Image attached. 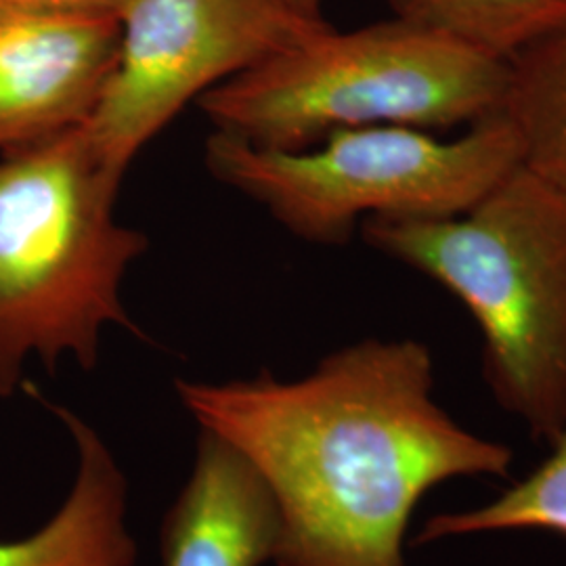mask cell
I'll return each mask as SVG.
<instances>
[{
  "instance_id": "6da1fadb",
  "label": "cell",
  "mask_w": 566,
  "mask_h": 566,
  "mask_svg": "<svg viewBox=\"0 0 566 566\" xmlns=\"http://www.w3.org/2000/svg\"><path fill=\"white\" fill-rule=\"evenodd\" d=\"M200 430L252 465L280 514L275 566H405L426 493L458 476H507L510 447L458 424L434 399L418 340H361L296 380L175 382Z\"/></svg>"
},
{
  "instance_id": "7a4b0ae2",
  "label": "cell",
  "mask_w": 566,
  "mask_h": 566,
  "mask_svg": "<svg viewBox=\"0 0 566 566\" xmlns=\"http://www.w3.org/2000/svg\"><path fill=\"white\" fill-rule=\"evenodd\" d=\"M120 185L84 124L0 154V397L30 361L91 371L107 325L137 332L122 283L149 240L116 219Z\"/></svg>"
},
{
  "instance_id": "3957f363",
  "label": "cell",
  "mask_w": 566,
  "mask_h": 566,
  "mask_svg": "<svg viewBox=\"0 0 566 566\" xmlns=\"http://www.w3.org/2000/svg\"><path fill=\"white\" fill-rule=\"evenodd\" d=\"M361 235L464 304L495 401L552 446L566 428V198L518 166L462 214L374 217Z\"/></svg>"
},
{
  "instance_id": "277c9868",
  "label": "cell",
  "mask_w": 566,
  "mask_h": 566,
  "mask_svg": "<svg viewBox=\"0 0 566 566\" xmlns=\"http://www.w3.org/2000/svg\"><path fill=\"white\" fill-rule=\"evenodd\" d=\"M506 61L403 20L313 39L208 91L198 107L214 133L294 151L327 135L397 124L443 130L495 114Z\"/></svg>"
},
{
  "instance_id": "5b68a950",
  "label": "cell",
  "mask_w": 566,
  "mask_h": 566,
  "mask_svg": "<svg viewBox=\"0 0 566 566\" xmlns=\"http://www.w3.org/2000/svg\"><path fill=\"white\" fill-rule=\"evenodd\" d=\"M203 164L212 179L263 206L296 238L338 245L374 217L462 214L521 166V151L495 112L455 139L378 124L343 128L294 151L254 147L212 130Z\"/></svg>"
},
{
  "instance_id": "8992f818",
  "label": "cell",
  "mask_w": 566,
  "mask_h": 566,
  "mask_svg": "<svg viewBox=\"0 0 566 566\" xmlns=\"http://www.w3.org/2000/svg\"><path fill=\"white\" fill-rule=\"evenodd\" d=\"M118 23L116 65L84 128L120 182L189 103L329 28L285 0H128Z\"/></svg>"
},
{
  "instance_id": "52a82bcc",
  "label": "cell",
  "mask_w": 566,
  "mask_h": 566,
  "mask_svg": "<svg viewBox=\"0 0 566 566\" xmlns=\"http://www.w3.org/2000/svg\"><path fill=\"white\" fill-rule=\"evenodd\" d=\"M118 41V15L0 9V154L91 120Z\"/></svg>"
},
{
  "instance_id": "ba28073f",
  "label": "cell",
  "mask_w": 566,
  "mask_h": 566,
  "mask_svg": "<svg viewBox=\"0 0 566 566\" xmlns=\"http://www.w3.org/2000/svg\"><path fill=\"white\" fill-rule=\"evenodd\" d=\"M280 544V514L259 472L200 430L193 468L164 514L160 566H264Z\"/></svg>"
},
{
  "instance_id": "9c48e42d",
  "label": "cell",
  "mask_w": 566,
  "mask_h": 566,
  "mask_svg": "<svg viewBox=\"0 0 566 566\" xmlns=\"http://www.w3.org/2000/svg\"><path fill=\"white\" fill-rule=\"evenodd\" d=\"M21 390L63 424L76 451V472L63 504L39 531L18 542H0V566H135L128 481L114 451L76 411L46 401L30 382Z\"/></svg>"
},
{
  "instance_id": "30bf717a",
  "label": "cell",
  "mask_w": 566,
  "mask_h": 566,
  "mask_svg": "<svg viewBox=\"0 0 566 566\" xmlns=\"http://www.w3.org/2000/svg\"><path fill=\"white\" fill-rule=\"evenodd\" d=\"M497 114L516 137L521 166L566 198V23L506 61Z\"/></svg>"
},
{
  "instance_id": "8fae6325",
  "label": "cell",
  "mask_w": 566,
  "mask_h": 566,
  "mask_svg": "<svg viewBox=\"0 0 566 566\" xmlns=\"http://www.w3.org/2000/svg\"><path fill=\"white\" fill-rule=\"evenodd\" d=\"M392 18L507 61L566 23V0H388Z\"/></svg>"
},
{
  "instance_id": "7c38bea8",
  "label": "cell",
  "mask_w": 566,
  "mask_h": 566,
  "mask_svg": "<svg viewBox=\"0 0 566 566\" xmlns=\"http://www.w3.org/2000/svg\"><path fill=\"white\" fill-rule=\"evenodd\" d=\"M549 447L552 453L546 460L495 502L479 510L430 518L418 535V544L514 528H537L566 537V428Z\"/></svg>"
},
{
  "instance_id": "4fadbf2b",
  "label": "cell",
  "mask_w": 566,
  "mask_h": 566,
  "mask_svg": "<svg viewBox=\"0 0 566 566\" xmlns=\"http://www.w3.org/2000/svg\"><path fill=\"white\" fill-rule=\"evenodd\" d=\"M128 0H0V9L60 11V13H93L120 15Z\"/></svg>"
},
{
  "instance_id": "5bb4252c",
  "label": "cell",
  "mask_w": 566,
  "mask_h": 566,
  "mask_svg": "<svg viewBox=\"0 0 566 566\" xmlns=\"http://www.w3.org/2000/svg\"><path fill=\"white\" fill-rule=\"evenodd\" d=\"M285 2L308 20H324L322 18V0H285Z\"/></svg>"
}]
</instances>
